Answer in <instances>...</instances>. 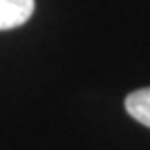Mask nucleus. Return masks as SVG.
<instances>
[{"label":"nucleus","instance_id":"1","mask_svg":"<svg viewBox=\"0 0 150 150\" xmlns=\"http://www.w3.org/2000/svg\"><path fill=\"white\" fill-rule=\"evenodd\" d=\"M35 10V0H0V31L20 28Z\"/></svg>","mask_w":150,"mask_h":150},{"label":"nucleus","instance_id":"2","mask_svg":"<svg viewBox=\"0 0 150 150\" xmlns=\"http://www.w3.org/2000/svg\"><path fill=\"white\" fill-rule=\"evenodd\" d=\"M125 109L134 121L150 127V88H140L129 94L125 100Z\"/></svg>","mask_w":150,"mask_h":150}]
</instances>
